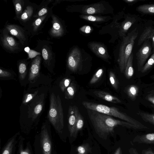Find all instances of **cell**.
<instances>
[{"label": "cell", "mask_w": 154, "mask_h": 154, "mask_svg": "<svg viewBox=\"0 0 154 154\" xmlns=\"http://www.w3.org/2000/svg\"><path fill=\"white\" fill-rule=\"evenodd\" d=\"M137 114L144 121L149 122L154 125V114L138 112Z\"/></svg>", "instance_id": "cell-32"}, {"label": "cell", "mask_w": 154, "mask_h": 154, "mask_svg": "<svg viewBox=\"0 0 154 154\" xmlns=\"http://www.w3.org/2000/svg\"><path fill=\"white\" fill-rule=\"evenodd\" d=\"M79 17L82 19L91 22L102 23L106 22L112 19L109 16H100L82 14Z\"/></svg>", "instance_id": "cell-25"}, {"label": "cell", "mask_w": 154, "mask_h": 154, "mask_svg": "<svg viewBox=\"0 0 154 154\" xmlns=\"http://www.w3.org/2000/svg\"><path fill=\"white\" fill-rule=\"evenodd\" d=\"M112 9L109 5L105 1L84 5L81 7L80 12L82 14H103L112 13Z\"/></svg>", "instance_id": "cell-9"}, {"label": "cell", "mask_w": 154, "mask_h": 154, "mask_svg": "<svg viewBox=\"0 0 154 154\" xmlns=\"http://www.w3.org/2000/svg\"><path fill=\"white\" fill-rule=\"evenodd\" d=\"M136 10L143 15H154V4H144L137 7Z\"/></svg>", "instance_id": "cell-27"}, {"label": "cell", "mask_w": 154, "mask_h": 154, "mask_svg": "<svg viewBox=\"0 0 154 154\" xmlns=\"http://www.w3.org/2000/svg\"><path fill=\"white\" fill-rule=\"evenodd\" d=\"M41 135V143L43 154H51L52 142L50 135L45 125H42Z\"/></svg>", "instance_id": "cell-15"}, {"label": "cell", "mask_w": 154, "mask_h": 154, "mask_svg": "<svg viewBox=\"0 0 154 154\" xmlns=\"http://www.w3.org/2000/svg\"><path fill=\"white\" fill-rule=\"evenodd\" d=\"M129 154H140L137 149L134 148H131L128 149Z\"/></svg>", "instance_id": "cell-47"}, {"label": "cell", "mask_w": 154, "mask_h": 154, "mask_svg": "<svg viewBox=\"0 0 154 154\" xmlns=\"http://www.w3.org/2000/svg\"><path fill=\"white\" fill-rule=\"evenodd\" d=\"M82 61V55L80 50L77 48H74L69 52L67 56V67L71 71L75 72L79 69Z\"/></svg>", "instance_id": "cell-13"}, {"label": "cell", "mask_w": 154, "mask_h": 154, "mask_svg": "<svg viewBox=\"0 0 154 154\" xmlns=\"http://www.w3.org/2000/svg\"><path fill=\"white\" fill-rule=\"evenodd\" d=\"M80 30L81 32L89 34L92 31V29L90 26L85 25L81 27Z\"/></svg>", "instance_id": "cell-44"}, {"label": "cell", "mask_w": 154, "mask_h": 154, "mask_svg": "<svg viewBox=\"0 0 154 154\" xmlns=\"http://www.w3.org/2000/svg\"><path fill=\"white\" fill-rule=\"evenodd\" d=\"M54 0H43L38 5L36 13L34 17H41L52 11V9L54 6L49 8L48 5L52 3Z\"/></svg>", "instance_id": "cell-21"}, {"label": "cell", "mask_w": 154, "mask_h": 154, "mask_svg": "<svg viewBox=\"0 0 154 154\" xmlns=\"http://www.w3.org/2000/svg\"><path fill=\"white\" fill-rule=\"evenodd\" d=\"M138 88L135 85H132L128 87L126 89L128 96L132 100H135L138 95Z\"/></svg>", "instance_id": "cell-30"}, {"label": "cell", "mask_w": 154, "mask_h": 154, "mask_svg": "<svg viewBox=\"0 0 154 154\" xmlns=\"http://www.w3.org/2000/svg\"><path fill=\"white\" fill-rule=\"evenodd\" d=\"M38 91H35L33 94H26L23 98V103L26 104L32 100L35 96L37 94Z\"/></svg>", "instance_id": "cell-40"}, {"label": "cell", "mask_w": 154, "mask_h": 154, "mask_svg": "<svg viewBox=\"0 0 154 154\" xmlns=\"http://www.w3.org/2000/svg\"><path fill=\"white\" fill-rule=\"evenodd\" d=\"M0 43L5 51L11 54L18 53L25 47L4 28L0 31Z\"/></svg>", "instance_id": "cell-6"}, {"label": "cell", "mask_w": 154, "mask_h": 154, "mask_svg": "<svg viewBox=\"0 0 154 154\" xmlns=\"http://www.w3.org/2000/svg\"><path fill=\"white\" fill-rule=\"evenodd\" d=\"M48 119L58 133L61 134L64 128V116L61 101L59 96L52 93L51 95Z\"/></svg>", "instance_id": "cell-3"}, {"label": "cell", "mask_w": 154, "mask_h": 154, "mask_svg": "<svg viewBox=\"0 0 154 154\" xmlns=\"http://www.w3.org/2000/svg\"><path fill=\"white\" fill-rule=\"evenodd\" d=\"M43 106V104L40 103L35 106L34 109V113L35 115H38L40 113L42 109Z\"/></svg>", "instance_id": "cell-42"}, {"label": "cell", "mask_w": 154, "mask_h": 154, "mask_svg": "<svg viewBox=\"0 0 154 154\" xmlns=\"http://www.w3.org/2000/svg\"><path fill=\"white\" fill-rule=\"evenodd\" d=\"M19 133H16L10 138L2 148L1 154H15L16 145L18 142L17 137Z\"/></svg>", "instance_id": "cell-20"}, {"label": "cell", "mask_w": 154, "mask_h": 154, "mask_svg": "<svg viewBox=\"0 0 154 154\" xmlns=\"http://www.w3.org/2000/svg\"><path fill=\"white\" fill-rule=\"evenodd\" d=\"M142 154H154V152L150 148L143 149L142 151Z\"/></svg>", "instance_id": "cell-46"}, {"label": "cell", "mask_w": 154, "mask_h": 154, "mask_svg": "<svg viewBox=\"0 0 154 154\" xmlns=\"http://www.w3.org/2000/svg\"><path fill=\"white\" fill-rule=\"evenodd\" d=\"M103 69H99L93 75L90 82V84H93L96 83L100 79L103 74Z\"/></svg>", "instance_id": "cell-38"}, {"label": "cell", "mask_w": 154, "mask_h": 154, "mask_svg": "<svg viewBox=\"0 0 154 154\" xmlns=\"http://www.w3.org/2000/svg\"><path fill=\"white\" fill-rule=\"evenodd\" d=\"M24 51L28 54L27 59H32L38 55H41V54L39 52L34 50L30 49L28 46L25 47Z\"/></svg>", "instance_id": "cell-36"}, {"label": "cell", "mask_w": 154, "mask_h": 154, "mask_svg": "<svg viewBox=\"0 0 154 154\" xmlns=\"http://www.w3.org/2000/svg\"><path fill=\"white\" fill-rule=\"evenodd\" d=\"M79 113L77 106H69L68 114V127L71 137H73L76 123Z\"/></svg>", "instance_id": "cell-16"}, {"label": "cell", "mask_w": 154, "mask_h": 154, "mask_svg": "<svg viewBox=\"0 0 154 154\" xmlns=\"http://www.w3.org/2000/svg\"><path fill=\"white\" fill-rule=\"evenodd\" d=\"M133 143L154 144V133L137 135L132 140Z\"/></svg>", "instance_id": "cell-23"}, {"label": "cell", "mask_w": 154, "mask_h": 154, "mask_svg": "<svg viewBox=\"0 0 154 154\" xmlns=\"http://www.w3.org/2000/svg\"><path fill=\"white\" fill-rule=\"evenodd\" d=\"M145 98L154 104V90H152L149 91L146 95Z\"/></svg>", "instance_id": "cell-41"}, {"label": "cell", "mask_w": 154, "mask_h": 154, "mask_svg": "<svg viewBox=\"0 0 154 154\" xmlns=\"http://www.w3.org/2000/svg\"><path fill=\"white\" fill-rule=\"evenodd\" d=\"M76 91V87L75 84L74 82H71L64 91L65 98L68 100L73 98Z\"/></svg>", "instance_id": "cell-29"}, {"label": "cell", "mask_w": 154, "mask_h": 154, "mask_svg": "<svg viewBox=\"0 0 154 154\" xmlns=\"http://www.w3.org/2000/svg\"><path fill=\"white\" fill-rule=\"evenodd\" d=\"M109 80L111 85L115 89H117L118 88L119 83L115 74L110 71L109 73Z\"/></svg>", "instance_id": "cell-39"}, {"label": "cell", "mask_w": 154, "mask_h": 154, "mask_svg": "<svg viewBox=\"0 0 154 154\" xmlns=\"http://www.w3.org/2000/svg\"><path fill=\"white\" fill-rule=\"evenodd\" d=\"M93 93L97 97L110 102L119 103L121 102L117 97L103 91H95Z\"/></svg>", "instance_id": "cell-24"}, {"label": "cell", "mask_w": 154, "mask_h": 154, "mask_svg": "<svg viewBox=\"0 0 154 154\" xmlns=\"http://www.w3.org/2000/svg\"><path fill=\"white\" fill-rule=\"evenodd\" d=\"M152 52V43L149 40H147L143 43L136 54L138 71H141Z\"/></svg>", "instance_id": "cell-10"}, {"label": "cell", "mask_w": 154, "mask_h": 154, "mask_svg": "<svg viewBox=\"0 0 154 154\" xmlns=\"http://www.w3.org/2000/svg\"><path fill=\"white\" fill-rule=\"evenodd\" d=\"M34 50L41 54L43 63L45 66L49 69L53 68L56 60L55 53L52 50L51 45L53 43L48 40L38 39Z\"/></svg>", "instance_id": "cell-5"}, {"label": "cell", "mask_w": 154, "mask_h": 154, "mask_svg": "<svg viewBox=\"0 0 154 154\" xmlns=\"http://www.w3.org/2000/svg\"><path fill=\"white\" fill-rule=\"evenodd\" d=\"M124 20L118 25L119 35L123 37L130 28L135 23H137L140 19L139 15L128 13L124 14Z\"/></svg>", "instance_id": "cell-12"}, {"label": "cell", "mask_w": 154, "mask_h": 154, "mask_svg": "<svg viewBox=\"0 0 154 154\" xmlns=\"http://www.w3.org/2000/svg\"><path fill=\"white\" fill-rule=\"evenodd\" d=\"M52 26L48 31V34L52 38H59L65 34L66 28L63 20L53 13L51 15Z\"/></svg>", "instance_id": "cell-11"}, {"label": "cell", "mask_w": 154, "mask_h": 154, "mask_svg": "<svg viewBox=\"0 0 154 154\" xmlns=\"http://www.w3.org/2000/svg\"><path fill=\"white\" fill-rule=\"evenodd\" d=\"M152 78L154 79V75L152 76Z\"/></svg>", "instance_id": "cell-49"}, {"label": "cell", "mask_w": 154, "mask_h": 154, "mask_svg": "<svg viewBox=\"0 0 154 154\" xmlns=\"http://www.w3.org/2000/svg\"><path fill=\"white\" fill-rule=\"evenodd\" d=\"M154 65V53L152 54L142 69L141 72L144 73L149 70Z\"/></svg>", "instance_id": "cell-35"}, {"label": "cell", "mask_w": 154, "mask_h": 154, "mask_svg": "<svg viewBox=\"0 0 154 154\" xmlns=\"http://www.w3.org/2000/svg\"><path fill=\"white\" fill-rule=\"evenodd\" d=\"M138 35V31L136 27L123 37L117 60L121 73H124L128 60L132 53L135 41Z\"/></svg>", "instance_id": "cell-4"}, {"label": "cell", "mask_w": 154, "mask_h": 154, "mask_svg": "<svg viewBox=\"0 0 154 154\" xmlns=\"http://www.w3.org/2000/svg\"><path fill=\"white\" fill-rule=\"evenodd\" d=\"M133 54L132 53L129 57L125 68L124 74L126 78L130 79L134 74L133 66Z\"/></svg>", "instance_id": "cell-28"}, {"label": "cell", "mask_w": 154, "mask_h": 154, "mask_svg": "<svg viewBox=\"0 0 154 154\" xmlns=\"http://www.w3.org/2000/svg\"><path fill=\"white\" fill-rule=\"evenodd\" d=\"M38 6L28 0L25 9L18 20L20 24L24 26L34 17Z\"/></svg>", "instance_id": "cell-14"}, {"label": "cell", "mask_w": 154, "mask_h": 154, "mask_svg": "<svg viewBox=\"0 0 154 154\" xmlns=\"http://www.w3.org/2000/svg\"><path fill=\"white\" fill-rule=\"evenodd\" d=\"M19 77L21 80L25 78L27 72L28 62L27 59L19 60L17 62Z\"/></svg>", "instance_id": "cell-26"}, {"label": "cell", "mask_w": 154, "mask_h": 154, "mask_svg": "<svg viewBox=\"0 0 154 154\" xmlns=\"http://www.w3.org/2000/svg\"><path fill=\"white\" fill-rule=\"evenodd\" d=\"M89 118L96 133L100 137L106 139L114 132V128L121 126L128 128L140 129L137 126L124 121L116 119L111 116L99 112L87 109Z\"/></svg>", "instance_id": "cell-1"}, {"label": "cell", "mask_w": 154, "mask_h": 154, "mask_svg": "<svg viewBox=\"0 0 154 154\" xmlns=\"http://www.w3.org/2000/svg\"><path fill=\"white\" fill-rule=\"evenodd\" d=\"M42 60V56L40 55L32 59L29 75L28 79L30 81L35 80L39 75Z\"/></svg>", "instance_id": "cell-18"}, {"label": "cell", "mask_w": 154, "mask_h": 154, "mask_svg": "<svg viewBox=\"0 0 154 154\" xmlns=\"http://www.w3.org/2000/svg\"><path fill=\"white\" fill-rule=\"evenodd\" d=\"M84 124V119L82 115L79 113L78 116L76 123L75 130L73 137H75L78 132L81 130Z\"/></svg>", "instance_id": "cell-31"}, {"label": "cell", "mask_w": 154, "mask_h": 154, "mask_svg": "<svg viewBox=\"0 0 154 154\" xmlns=\"http://www.w3.org/2000/svg\"><path fill=\"white\" fill-rule=\"evenodd\" d=\"M28 1V0H12L15 14L14 18L15 20H18L25 9Z\"/></svg>", "instance_id": "cell-22"}, {"label": "cell", "mask_w": 154, "mask_h": 154, "mask_svg": "<svg viewBox=\"0 0 154 154\" xmlns=\"http://www.w3.org/2000/svg\"><path fill=\"white\" fill-rule=\"evenodd\" d=\"M91 148L88 143H84L78 147L76 154H88L91 152Z\"/></svg>", "instance_id": "cell-33"}, {"label": "cell", "mask_w": 154, "mask_h": 154, "mask_svg": "<svg viewBox=\"0 0 154 154\" xmlns=\"http://www.w3.org/2000/svg\"><path fill=\"white\" fill-rule=\"evenodd\" d=\"M152 40V54L154 53V27L149 26L146 27L140 35L138 41V46H140L146 40Z\"/></svg>", "instance_id": "cell-19"}, {"label": "cell", "mask_w": 154, "mask_h": 154, "mask_svg": "<svg viewBox=\"0 0 154 154\" xmlns=\"http://www.w3.org/2000/svg\"><path fill=\"white\" fill-rule=\"evenodd\" d=\"M4 28L10 34L16 38L24 47L28 46L30 38L27 32L23 27L8 23V21L5 23Z\"/></svg>", "instance_id": "cell-8"}, {"label": "cell", "mask_w": 154, "mask_h": 154, "mask_svg": "<svg viewBox=\"0 0 154 154\" xmlns=\"http://www.w3.org/2000/svg\"><path fill=\"white\" fill-rule=\"evenodd\" d=\"M19 140L18 146L19 154H32L30 149L28 147L24 149L23 143V138L20 137Z\"/></svg>", "instance_id": "cell-34"}, {"label": "cell", "mask_w": 154, "mask_h": 154, "mask_svg": "<svg viewBox=\"0 0 154 154\" xmlns=\"http://www.w3.org/2000/svg\"><path fill=\"white\" fill-rule=\"evenodd\" d=\"M153 108H154V106H153Z\"/></svg>", "instance_id": "cell-50"}, {"label": "cell", "mask_w": 154, "mask_h": 154, "mask_svg": "<svg viewBox=\"0 0 154 154\" xmlns=\"http://www.w3.org/2000/svg\"><path fill=\"white\" fill-rule=\"evenodd\" d=\"M82 104L87 109L96 111L110 116L115 117L132 124L140 129H148V128L140 122L128 116L115 107H109L106 105L92 102L84 101Z\"/></svg>", "instance_id": "cell-2"}, {"label": "cell", "mask_w": 154, "mask_h": 154, "mask_svg": "<svg viewBox=\"0 0 154 154\" xmlns=\"http://www.w3.org/2000/svg\"><path fill=\"white\" fill-rule=\"evenodd\" d=\"M88 46L91 50L97 56L102 59L107 60L109 58L107 50L103 44L97 42H91Z\"/></svg>", "instance_id": "cell-17"}, {"label": "cell", "mask_w": 154, "mask_h": 154, "mask_svg": "<svg viewBox=\"0 0 154 154\" xmlns=\"http://www.w3.org/2000/svg\"><path fill=\"white\" fill-rule=\"evenodd\" d=\"M11 73L8 70H5L1 68L0 69V77H8L11 75Z\"/></svg>", "instance_id": "cell-43"}, {"label": "cell", "mask_w": 154, "mask_h": 154, "mask_svg": "<svg viewBox=\"0 0 154 154\" xmlns=\"http://www.w3.org/2000/svg\"><path fill=\"white\" fill-rule=\"evenodd\" d=\"M71 80L68 78L63 79L60 82L59 87L63 92H64L71 83Z\"/></svg>", "instance_id": "cell-37"}, {"label": "cell", "mask_w": 154, "mask_h": 154, "mask_svg": "<svg viewBox=\"0 0 154 154\" xmlns=\"http://www.w3.org/2000/svg\"><path fill=\"white\" fill-rule=\"evenodd\" d=\"M53 13V11H51L43 16L33 17L26 25L23 26L27 32L30 39L42 33V29Z\"/></svg>", "instance_id": "cell-7"}, {"label": "cell", "mask_w": 154, "mask_h": 154, "mask_svg": "<svg viewBox=\"0 0 154 154\" xmlns=\"http://www.w3.org/2000/svg\"><path fill=\"white\" fill-rule=\"evenodd\" d=\"M146 0H123L126 3L129 5H133L140 2L145 1Z\"/></svg>", "instance_id": "cell-45"}, {"label": "cell", "mask_w": 154, "mask_h": 154, "mask_svg": "<svg viewBox=\"0 0 154 154\" xmlns=\"http://www.w3.org/2000/svg\"><path fill=\"white\" fill-rule=\"evenodd\" d=\"M114 154H122V151L120 147H119L116 150Z\"/></svg>", "instance_id": "cell-48"}]
</instances>
